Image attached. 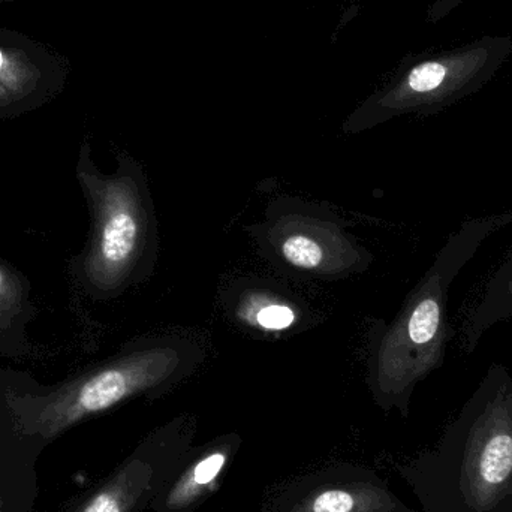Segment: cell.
<instances>
[{
    "mask_svg": "<svg viewBox=\"0 0 512 512\" xmlns=\"http://www.w3.org/2000/svg\"><path fill=\"white\" fill-rule=\"evenodd\" d=\"M511 224L512 212L492 213L463 222L411 289L393 321L379 319L370 327L369 384L385 409L399 408L406 414L417 385L444 366L451 336V286L481 246Z\"/></svg>",
    "mask_w": 512,
    "mask_h": 512,
    "instance_id": "1",
    "label": "cell"
},
{
    "mask_svg": "<svg viewBox=\"0 0 512 512\" xmlns=\"http://www.w3.org/2000/svg\"><path fill=\"white\" fill-rule=\"evenodd\" d=\"M418 492L427 512H512V376L493 364L420 460Z\"/></svg>",
    "mask_w": 512,
    "mask_h": 512,
    "instance_id": "2",
    "label": "cell"
},
{
    "mask_svg": "<svg viewBox=\"0 0 512 512\" xmlns=\"http://www.w3.org/2000/svg\"><path fill=\"white\" fill-rule=\"evenodd\" d=\"M206 358L197 340L179 334L144 337L107 363L45 394L12 397L11 433L17 445H45L75 424L141 396L161 394L195 372Z\"/></svg>",
    "mask_w": 512,
    "mask_h": 512,
    "instance_id": "3",
    "label": "cell"
},
{
    "mask_svg": "<svg viewBox=\"0 0 512 512\" xmlns=\"http://www.w3.org/2000/svg\"><path fill=\"white\" fill-rule=\"evenodd\" d=\"M77 177L89 204V242L81 255L84 285L99 298H113L146 282L159 256V227L146 171L128 153L117 170L102 173L83 147Z\"/></svg>",
    "mask_w": 512,
    "mask_h": 512,
    "instance_id": "4",
    "label": "cell"
},
{
    "mask_svg": "<svg viewBox=\"0 0 512 512\" xmlns=\"http://www.w3.org/2000/svg\"><path fill=\"white\" fill-rule=\"evenodd\" d=\"M511 54V35H486L450 50L408 57L346 117L342 134H361L409 114L439 113L483 89Z\"/></svg>",
    "mask_w": 512,
    "mask_h": 512,
    "instance_id": "5",
    "label": "cell"
},
{
    "mask_svg": "<svg viewBox=\"0 0 512 512\" xmlns=\"http://www.w3.org/2000/svg\"><path fill=\"white\" fill-rule=\"evenodd\" d=\"M349 225L328 207L283 195L246 231L277 270L336 282L363 273L373 262L369 249L349 233Z\"/></svg>",
    "mask_w": 512,
    "mask_h": 512,
    "instance_id": "6",
    "label": "cell"
},
{
    "mask_svg": "<svg viewBox=\"0 0 512 512\" xmlns=\"http://www.w3.org/2000/svg\"><path fill=\"white\" fill-rule=\"evenodd\" d=\"M225 303L231 318L236 319L242 327L259 333H286L294 328H303L306 321L300 303L270 286L246 285L231 289Z\"/></svg>",
    "mask_w": 512,
    "mask_h": 512,
    "instance_id": "7",
    "label": "cell"
},
{
    "mask_svg": "<svg viewBox=\"0 0 512 512\" xmlns=\"http://www.w3.org/2000/svg\"><path fill=\"white\" fill-rule=\"evenodd\" d=\"M400 502L379 484L349 483L310 493L292 512H400Z\"/></svg>",
    "mask_w": 512,
    "mask_h": 512,
    "instance_id": "8",
    "label": "cell"
},
{
    "mask_svg": "<svg viewBox=\"0 0 512 512\" xmlns=\"http://www.w3.org/2000/svg\"><path fill=\"white\" fill-rule=\"evenodd\" d=\"M512 321V245L504 261L490 276L483 295L465 325L468 351L477 348L487 331L501 322Z\"/></svg>",
    "mask_w": 512,
    "mask_h": 512,
    "instance_id": "9",
    "label": "cell"
},
{
    "mask_svg": "<svg viewBox=\"0 0 512 512\" xmlns=\"http://www.w3.org/2000/svg\"><path fill=\"white\" fill-rule=\"evenodd\" d=\"M152 478V466L143 460H132L71 512H131L149 489Z\"/></svg>",
    "mask_w": 512,
    "mask_h": 512,
    "instance_id": "10",
    "label": "cell"
},
{
    "mask_svg": "<svg viewBox=\"0 0 512 512\" xmlns=\"http://www.w3.org/2000/svg\"><path fill=\"white\" fill-rule=\"evenodd\" d=\"M0 445V512H29L35 496V478L26 462L32 451Z\"/></svg>",
    "mask_w": 512,
    "mask_h": 512,
    "instance_id": "11",
    "label": "cell"
},
{
    "mask_svg": "<svg viewBox=\"0 0 512 512\" xmlns=\"http://www.w3.org/2000/svg\"><path fill=\"white\" fill-rule=\"evenodd\" d=\"M230 447H219L200 457L171 489L167 498V507L173 511L185 510L203 498L216 478L227 465Z\"/></svg>",
    "mask_w": 512,
    "mask_h": 512,
    "instance_id": "12",
    "label": "cell"
},
{
    "mask_svg": "<svg viewBox=\"0 0 512 512\" xmlns=\"http://www.w3.org/2000/svg\"><path fill=\"white\" fill-rule=\"evenodd\" d=\"M26 301L23 280L9 268L0 265V327H6L20 315Z\"/></svg>",
    "mask_w": 512,
    "mask_h": 512,
    "instance_id": "13",
    "label": "cell"
},
{
    "mask_svg": "<svg viewBox=\"0 0 512 512\" xmlns=\"http://www.w3.org/2000/svg\"><path fill=\"white\" fill-rule=\"evenodd\" d=\"M465 2L466 0H436L429 8L430 23H439Z\"/></svg>",
    "mask_w": 512,
    "mask_h": 512,
    "instance_id": "14",
    "label": "cell"
},
{
    "mask_svg": "<svg viewBox=\"0 0 512 512\" xmlns=\"http://www.w3.org/2000/svg\"><path fill=\"white\" fill-rule=\"evenodd\" d=\"M2 63H3V57H2V53H0V66H2Z\"/></svg>",
    "mask_w": 512,
    "mask_h": 512,
    "instance_id": "15",
    "label": "cell"
}]
</instances>
